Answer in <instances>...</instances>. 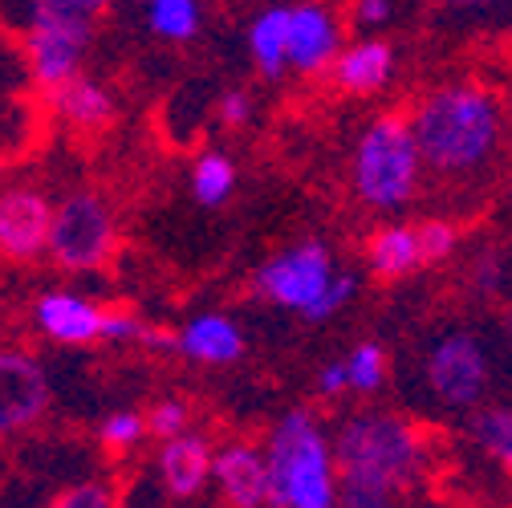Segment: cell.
Instances as JSON below:
<instances>
[{
  "instance_id": "6da1fadb",
  "label": "cell",
  "mask_w": 512,
  "mask_h": 508,
  "mask_svg": "<svg viewBox=\"0 0 512 508\" xmlns=\"http://www.w3.org/2000/svg\"><path fill=\"white\" fill-rule=\"evenodd\" d=\"M330 448L338 468V508H399L423 468L419 431L395 411L350 415Z\"/></svg>"
},
{
  "instance_id": "7a4b0ae2",
  "label": "cell",
  "mask_w": 512,
  "mask_h": 508,
  "mask_svg": "<svg viewBox=\"0 0 512 508\" xmlns=\"http://www.w3.org/2000/svg\"><path fill=\"white\" fill-rule=\"evenodd\" d=\"M419 159L435 171H472L500 143V102L480 86H447L411 118Z\"/></svg>"
},
{
  "instance_id": "3957f363",
  "label": "cell",
  "mask_w": 512,
  "mask_h": 508,
  "mask_svg": "<svg viewBox=\"0 0 512 508\" xmlns=\"http://www.w3.org/2000/svg\"><path fill=\"white\" fill-rule=\"evenodd\" d=\"M273 508H338L334 448L309 411H289L265 448Z\"/></svg>"
},
{
  "instance_id": "277c9868",
  "label": "cell",
  "mask_w": 512,
  "mask_h": 508,
  "mask_svg": "<svg viewBox=\"0 0 512 508\" xmlns=\"http://www.w3.org/2000/svg\"><path fill=\"white\" fill-rule=\"evenodd\" d=\"M419 147L411 135V122L399 114H378L354 151V192L362 196V204L378 208V212H395L403 208L415 187H419Z\"/></svg>"
},
{
  "instance_id": "5b68a950",
  "label": "cell",
  "mask_w": 512,
  "mask_h": 508,
  "mask_svg": "<svg viewBox=\"0 0 512 508\" xmlns=\"http://www.w3.org/2000/svg\"><path fill=\"white\" fill-rule=\"evenodd\" d=\"M423 383L447 411H476L496 383V354L480 330L452 326L423 354Z\"/></svg>"
},
{
  "instance_id": "8992f818",
  "label": "cell",
  "mask_w": 512,
  "mask_h": 508,
  "mask_svg": "<svg viewBox=\"0 0 512 508\" xmlns=\"http://www.w3.org/2000/svg\"><path fill=\"white\" fill-rule=\"evenodd\" d=\"M114 240L118 232H114V216L106 200L94 192H74L57 204L45 248L66 273H90L110 261Z\"/></svg>"
},
{
  "instance_id": "52a82bcc",
  "label": "cell",
  "mask_w": 512,
  "mask_h": 508,
  "mask_svg": "<svg viewBox=\"0 0 512 508\" xmlns=\"http://www.w3.org/2000/svg\"><path fill=\"white\" fill-rule=\"evenodd\" d=\"M90 37H94V17H82V13H70V9L29 5L25 49H29L33 78L41 86H57V82L74 78Z\"/></svg>"
},
{
  "instance_id": "ba28073f",
  "label": "cell",
  "mask_w": 512,
  "mask_h": 508,
  "mask_svg": "<svg viewBox=\"0 0 512 508\" xmlns=\"http://www.w3.org/2000/svg\"><path fill=\"white\" fill-rule=\"evenodd\" d=\"M330 277H334L330 248L322 240H305V244H293V248L277 252L273 261H265V269L256 273V289L281 309L305 313L317 297H322Z\"/></svg>"
},
{
  "instance_id": "9c48e42d",
  "label": "cell",
  "mask_w": 512,
  "mask_h": 508,
  "mask_svg": "<svg viewBox=\"0 0 512 508\" xmlns=\"http://www.w3.org/2000/svg\"><path fill=\"white\" fill-rule=\"evenodd\" d=\"M49 407V378L33 354L0 350V435L33 427Z\"/></svg>"
},
{
  "instance_id": "30bf717a",
  "label": "cell",
  "mask_w": 512,
  "mask_h": 508,
  "mask_svg": "<svg viewBox=\"0 0 512 508\" xmlns=\"http://www.w3.org/2000/svg\"><path fill=\"white\" fill-rule=\"evenodd\" d=\"M49 220H53V204L33 187L0 192V257L29 261L37 252H45Z\"/></svg>"
},
{
  "instance_id": "8fae6325",
  "label": "cell",
  "mask_w": 512,
  "mask_h": 508,
  "mask_svg": "<svg viewBox=\"0 0 512 508\" xmlns=\"http://www.w3.org/2000/svg\"><path fill=\"white\" fill-rule=\"evenodd\" d=\"M338 49H342L338 25L322 5L289 9V21H285V66H293L301 74H322L338 57Z\"/></svg>"
},
{
  "instance_id": "7c38bea8",
  "label": "cell",
  "mask_w": 512,
  "mask_h": 508,
  "mask_svg": "<svg viewBox=\"0 0 512 508\" xmlns=\"http://www.w3.org/2000/svg\"><path fill=\"white\" fill-rule=\"evenodd\" d=\"M212 476L224 488L232 508H265L269 504L265 452H256L252 443H228V448L212 452Z\"/></svg>"
},
{
  "instance_id": "4fadbf2b",
  "label": "cell",
  "mask_w": 512,
  "mask_h": 508,
  "mask_svg": "<svg viewBox=\"0 0 512 508\" xmlns=\"http://www.w3.org/2000/svg\"><path fill=\"white\" fill-rule=\"evenodd\" d=\"M102 313L106 309H98L82 293L53 289L37 301V326L45 338H53L61 346H90L102 338Z\"/></svg>"
},
{
  "instance_id": "5bb4252c",
  "label": "cell",
  "mask_w": 512,
  "mask_h": 508,
  "mask_svg": "<svg viewBox=\"0 0 512 508\" xmlns=\"http://www.w3.org/2000/svg\"><path fill=\"white\" fill-rule=\"evenodd\" d=\"M159 476H163V488L179 500L200 496V488L212 476V443L196 431H179V435L163 439Z\"/></svg>"
},
{
  "instance_id": "9a60e30c",
  "label": "cell",
  "mask_w": 512,
  "mask_h": 508,
  "mask_svg": "<svg viewBox=\"0 0 512 508\" xmlns=\"http://www.w3.org/2000/svg\"><path fill=\"white\" fill-rule=\"evenodd\" d=\"M175 350L191 362H208V366H228L244 354L240 326L228 322L220 313H200L175 334Z\"/></svg>"
},
{
  "instance_id": "2e32d148",
  "label": "cell",
  "mask_w": 512,
  "mask_h": 508,
  "mask_svg": "<svg viewBox=\"0 0 512 508\" xmlns=\"http://www.w3.org/2000/svg\"><path fill=\"white\" fill-rule=\"evenodd\" d=\"M395 74V49L387 41H358L350 49H338L334 78L350 94H374Z\"/></svg>"
},
{
  "instance_id": "e0dca14e",
  "label": "cell",
  "mask_w": 512,
  "mask_h": 508,
  "mask_svg": "<svg viewBox=\"0 0 512 508\" xmlns=\"http://www.w3.org/2000/svg\"><path fill=\"white\" fill-rule=\"evenodd\" d=\"M53 90V110L66 118L70 126H78V131H102V126H110L114 118V98L90 82V78H66V82H57L49 86Z\"/></svg>"
},
{
  "instance_id": "ac0fdd59",
  "label": "cell",
  "mask_w": 512,
  "mask_h": 508,
  "mask_svg": "<svg viewBox=\"0 0 512 508\" xmlns=\"http://www.w3.org/2000/svg\"><path fill=\"white\" fill-rule=\"evenodd\" d=\"M366 261L374 269V277L382 281H399L407 273H415L419 261V244H415V228L407 224H387L366 240Z\"/></svg>"
},
{
  "instance_id": "d6986e66",
  "label": "cell",
  "mask_w": 512,
  "mask_h": 508,
  "mask_svg": "<svg viewBox=\"0 0 512 508\" xmlns=\"http://www.w3.org/2000/svg\"><path fill=\"white\" fill-rule=\"evenodd\" d=\"M285 21L289 9H265L248 25V53L265 78H281L285 70Z\"/></svg>"
},
{
  "instance_id": "ffe728a7",
  "label": "cell",
  "mask_w": 512,
  "mask_h": 508,
  "mask_svg": "<svg viewBox=\"0 0 512 508\" xmlns=\"http://www.w3.org/2000/svg\"><path fill=\"white\" fill-rule=\"evenodd\" d=\"M468 431H472V439L480 443L484 456H492L500 468L512 472V403L476 407Z\"/></svg>"
},
{
  "instance_id": "44dd1931",
  "label": "cell",
  "mask_w": 512,
  "mask_h": 508,
  "mask_svg": "<svg viewBox=\"0 0 512 508\" xmlns=\"http://www.w3.org/2000/svg\"><path fill=\"white\" fill-rule=\"evenodd\" d=\"M232 187H236V163L220 151H208L191 171V192H196L204 208H220L232 196Z\"/></svg>"
},
{
  "instance_id": "7402d4cb",
  "label": "cell",
  "mask_w": 512,
  "mask_h": 508,
  "mask_svg": "<svg viewBox=\"0 0 512 508\" xmlns=\"http://www.w3.org/2000/svg\"><path fill=\"white\" fill-rule=\"evenodd\" d=\"M151 29L167 41H191L200 33V5L196 0H147Z\"/></svg>"
},
{
  "instance_id": "603a6c76",
  "label": "cell",
  "mask_w": 512,
  "mask_h": 508,
  "mask_svg": "<svg viewBox=\"0 0 512 508\" xmlns=\"http://www.w3.org/2000/svg\"><path fill=\"white\" fill-rule=\"evenodd\" d=\"M342 362H346L350 391H358V395H374L382 387V378H387V354H382V346H374V342L354 346L350 358H342Z\"/></svg>"
},
{
  "instance_id": "cb8c5ba5",
  "label": "cell",
  "mask_w": 512,
  "mask_h": 508,
  "mask_svg": "<svg viewBox=\"0 0 512 508\" xmlns=\"http://www.w3.org/2000/svg\"><path fill=\"white\" fill-rule=\"evenodd\" d=\"M98 439H102V448H110V452H131L139 439H147V415H139V411H114V415L102 419Z\"/></svg>"
},
{
  "instance_id": "d4e9b609",
  "label": "cell",
  "mask_w": 512,
  "mask_h": 508,
  "mask_svg": "<svg viewBox=\"0 0 512 508\" xmlns=\"http://www.w3.org/2000/svg\"><path fill=\"white\" fill-rule=\"evenodd\" d=\"M415 244H419V261L423 265H435V261H447L456 248V228L447 220H427L415 228Z\"/></svg>"
},
{
  "instance_id": "484cf974",
  "label": "cell",
  "mask_w": 512,
  "mask_h": 508,
  "mask_svg": "<svg viewBox=\"0 0 512 508\" xmlns=\"http://www.w3.org/2000/svg\"><path fill=\"white\" fill-rule=\"evenodd\" d=\"M354 289H358L354 273H334V277H330V285L322 289V297H317L301 317H305V322H326V317H334V313L354 297Z\"/></svg>"
},
{
  "instance_id": "4316f807",
  "label": "cell",
  "mask_w": 512,
  "mask_h": 508,
  "mask_svg": "<svg viewBox=\"0 0 512 508\" xmlns=\"http://www.w3.org/2000/svg\"><path fill=\"white\" fill-rule=\"evenodd\" d=\"M49 508H114V488L102 480H86V484L66 488Z\"/></svg>"
},
{
  "instance_id": "83f0119b",
  "label": "cell",
  "mask_w": 512,
  "mask_h": 508,
  "mask_svg": "<svg viewBox=\"0 0 512 508\" xmlns=\"http://www.w3.org/2000/svg\"><path fill=\"white\" fill-rule=\"evenodd\" d=\"M29 143V110L21 102L0 106V151H21Z\"/></svg>"
},
{
  "instance_id": "f1b7e54d",
  "label": "cell",
  "mask_w": 512,
  "mask_h": 508,
  "mask_svg": "<svg viewBox=\"0 0 512 508\" xmlns=\"http://www.w3.org/2000/svg\"><path fill=\"white\" fill-rule=\"evenodd\" d=\"M187 407L179 403V399H163V403H155L151 407V415H147V435H159V439H171V435H179V431H187Z\"/></svg>"
},
{
  "instance_id": "f546056e",
  "label": "cell",
  "mask_w": 512,
  "mask_h": 508,
  "mask_svg": "<svg viewBox=\"0 0 512 508\" xmlns=\"http://www.w3.org/2000/svg\"><path fill=\"white\" fill-rule=\"evenodd\" d=\"M248 118H252V98L244 90H228L220 98V122L224 126H244Z\"/></svg>"
},
{
  "instance_id": "4dcf8cb0",
  "label": "cell",
  "mask_w": 512,
  "mask_h": 508,
  "mask_svg": "<svg viewBox=\"0 0 512 508\" xmlns=\"http://www.w3.org/2000/svg\"><path fill=\"white\" fill-rule=\"evenodd\" d=\"M317 391H322L326 399H334V395L350 391V378H346V362H330V366H322V374H317Z\"/></svg>"
},
{
  "instance_id": "1f68e13d",
  "label": "cell",
  "mask_w": 512,
  "mask_h": 508,
  "mask_svg": "<svg viewBox=\"0 0 512 508\" xmlns=\"http://www.w3.org/2000/svg\"><path fill=\"white\" fill-rule=\"evenodd\" d=\"M354 17H358V25H366V29H374V25H382L391 17V0H358V9H354Z\"/></svg>"
},
{
  "instance_id": "d6a6232c",
  "label": "cell",
  "mask_w": 512,
  "mask_h": 508,
  "mask_svg": "<svg viewBox=\"0 0 512 508\" xmlns=\"http://www.w3.org/2000/svg\"><path fill=\"white\" fill-rule=\"evenodd\" d=\"M29 5H45V9H70L82 17H98L106 0H29Z\"/></svg>"
},
{
  "instance_id": "836d02e7",
  "label": "cell",
  "mask_w": 512,
  "mask_h": 508,
  "mask_svg": "<svg viewBox=\"0 0 512 508\" xmlns=\"http://www.w3.org/2000/svg\"><path fill=\"white\" fill-rule=\"evenodd\" d=\"M447 5H488V0H447Z\"/></svg>"
},
{
  "instance_id": "e575fe53",
  "label": "cell",
  "mask_w": 512,
  "mask_h": 508,
  "mask_svg": "<svg viewBox=\"0 0 512 508\" xmlns=\"http://www.w3.org/2000/svg\"><path fill=\"white\" fill-rule=\"evenodd\" d=\"M500 277H512V269H500Z\"/></svg>"
}]
</instances>
